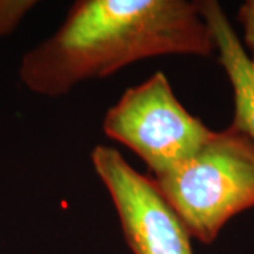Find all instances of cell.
<instances>
[{
    "instance_id": "1",
    "label": "cell",
    "mask_w": 254,
    "mask_h": 254,
    "mask_svg": "<svg viewBox=\"0 0 254 254\" xmlns=\"http://www.w3.org/2000/svg\"><path fill=\"white\" fill-rule=\"evenodd\" d=\"M213 51L198 1L79 0L63 26L24 55L20 78L37 95L58 98L140 60Z\"/></svg>"
},
{
    "instance_id": "2",
    "label": "cell",
    "mask_w": 254,
    "mask_h": 254,
    "mask_svg": "<svg viewBox=\"0 0 254 254\" xmlns=\"http://www.w3.org/2000/svg\"><path fill=\"white\" fill-rule=\"evenodd\" d=\"M155 184L190 237L210 245L237 213L254 208V141L229 127Z\"/></svg>"
},
{
    "instance_id": "3",
    "label": "cell",
    "mask_w": 254,
    "mask_h": 254,
    "mask_svg": "<svg viewBox=\"0 0 254 254\" xmlns=\"http://www.w3.org/2000/svg\"><path fill=\"white\" fill-rule=\"evenodd\" d=\"M103 131L134 151L155 177L188 160L213 134L182 106L160 71L125 91L103 119Z\"/></svg>"
},
{
    "instance_id": "4",
    "label": "cell",
    "mask_w": 254,
    "mask_h": 254,
    "mask_svg": "<svg viewBox=\"0 0 254 254\" xmlns=\"http://www.w3.org/2000/svg\"><path fill=\"white\" fill-rule=\"evenodd\" d=\"M91 158L133 253L192 254L188 230L155 181L134 170L109 145H96Z\"/></svg>"
},
{
    "instance_id": "5",
    "label": "cell",
    "mask_w": 254,
    "mask_h": 254,
    "mask_svg": "<svg viewBox=\"0 0 254 254\" xmlns=\"http://www.w3.org/2000/svg\"><path fill=\"white\" fill-rule=\"evenodd\" d=\"M200 14L212 31L223 66L233 89L235 116L232 126L254 141V61L218 1H198Z\"/></svg>"
},
{
    "instance_id": "6",
    "label": "cell",
    "mask_w": 254,
    "mask_h": 254,
    "mask_svg": "<svg viewBox=\"0 0 254 254\" xmlns=\"http://www.w3.org/2000/svg\"><path fill=\"white\" fill-rule=\"evenodd\" d=\"M36 1H0V36L10 33Z\"/></svg>"
},
{
    "instance_id": "7",
    "label": "cell",
    "mask_w": 254,
    "mask_h": 254,
    "mask_svg": "<svg viewBox=\"0 0 254 254\" xmlns=\"http://www.w3.org/2000/svg\"><path fill=\"white\" fill-rule=\"evenodd\" d=\"M239 21L243 27L245 43L252 51L250 58L254 61V0H249L239 9Z\"/></svg>"
}]
</instances>
